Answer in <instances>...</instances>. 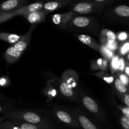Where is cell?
<instances>
[{
	"label": "cell",
	"instance_id": "obj_28",
	"mask_svg": "<svg viewBox=\"0 0 129 129\" xmlns=\"http://www.w3.org/2000/svg\"><path fill=\"white\" fill-rule=\"evenodd\" d=\"M118 97L120 100L124 104V105L129 107V94L125 93V94H117Z\"/></svg>",
	"mask_w": 129,
	"mask_h": 129
},
{
	"label": "cell",
	"instance_id": "obj_1",
	"mask_svg": "<svg viewBox=\"0 0 129 129\" xmlns=\"http://www.w3.org/2000/svg\"><path fill=\"white\" fill-rule=\"evenodd\" d=\"M78 86L79 74L70 69L64 71L59 83L60 96L66 100L78 102Z\"/></svg>",
	"mask_w": 129,
	"mask_h": 129
},
{
	"label": "cell",
	"instance_id": "obj_18",
	"mask_svg": "<svg viewBox=\"0 0 129 129\" xmlns=\"http://www.w3.org/2000/svg\"><path fill=\"white\" fill-rule=\"evenodd\" d=\"M112 84L113 85V89L116 94H125L128 93V87L124 85L117 76L115 77V79Z\"/></svg>",
	"mask_w": 129,
	"mask_h": 129
},
{
	"label": "cell",
	"instance_id": "obj_13",
	"mask_svg": "<svg viewBox=\"0 0 129 129\" xmlns=\"http://www.w3.org/2000/svg\"><path fill=\"white\" fill-rule=\"evenodd\" d=\"M76 14L69 11V12L64 13H56L51 16L52 21L55 25L64 28L68 22L74 17Z\"/></svg>",
	"mask_w": 129,
	"mask_h": 129
},
{
	"label": "cell",
	"instance_id": "obj_23",
	"mask_svg": "<svg viewBox=\"0 0 129 129\" xmlns=\"http://www.w3.org/2000/svg\"><path fill=\"white\" fill-rule=\"evenodd\" d=\"M16 16L15 11L9 12H0V23L5 22Z\"/></svg>",
	"mask_w": 129,
	"mask_h": 129
},
{
	"label": "cell",
	"instance_id": "obj_32",
	"mask_svg": "<svg viewBox=\"0 0 129 129\" xmlns=\"http://www.w3.org/2000/svg\"><path fill=\"white\" fill-rule=\"evenodd\" d=\"M8 79H5V78H0V86H6L8 85Z\"/></svg>",
	"mask_w": 129,
	"mask_h": 129
},
{
	"label": "cell",
	"instance_id": "obj_11",
	"mask_svg": "<svg viewBox=\"0 0 129 129\" xmlns=\"http://www.w3.org/2000/svg\"><path fill=\"white\" fill-rule=\"evenodd\" d=\"M74 0H47L44 1L42 10L47 14H50L53 11L57 10L73 3Z\"/></svg>",
	"mask_w": 129,
	"mask_h": 129
},
{
	"label": "cell",
	"instance_id": "obj_3",
	"mask_svg": "<svg viewBox=\"0 0 129 129\" xmlns=\"http://www.w3.org/2000/svg\"><path fill=\"white\" fill-rule=\"evenodd\" d=\"M100 22L93 16L76 15L67 23L64 28L70 31H83L97 35L100 31Z\"/></svg>",
	"mask_w": 129,
	"mask_h": 129
},
{
	"label": "cell",
	"instance_id": "obj_21",
	"mask_svg": "<svg viewBox=\"0 0 129 129\" xmlns=\"http://www.w3.org/2000/svg\"><path fill=\"white\" fill-rule=\"evenodd\" d=\"M94 74L97 77H98V78L102 79L106 83H107L109 84H112L113 83V81L115 79V76L112 75V74H109L107 71H99L98 73H94Z\"/></svg>",
	"mask_w": 129,
	"mask_h": 129
},
{
	"label": "cell",
	"instance_id": "obj_9",
	"mask_svg": "<svg viewBox=\"0 0 129 129\" xmlns=\"http://www.w3.org/2000/svg\"><path fill=\"white\" fill-rule=\"evenodd\" d=\"M42 126L16 120H4L0 123V129H41Z\"/></svg>",
	"mask_w": 129,
	"mask_h": 129
},
{
	"label": "cell",
	"instance_id": "obj_7",
	"mask_svg": "<svg viewBox=\"0 0 129 129\" xmlns=\"http://www.w3.org/2000/svg\"><path fill=\"white\" fill-rule=\"evenodd\" d=\"M52 112L58 120L66 125L72 128H81L73 112L71 113L68 110L58 107H53Z\"/></svg>",
	"mask_w": 129,
	"mask_h": 129
},
{
	"label": "cell",
	"instance_id": "obj_6",
	"mask_svg": "<svg viewBox=\"0 0 129 129\" xmlns=\"http://www.w3.org/2000/svg\"><path fill=\"white\" fill-rule=\"evenodd\" d=\"M71 10L76 15H84L100 13L106 8V5L89 1H82L77 3H72Z\"/></svg>",
	"mask_w": 129,
	"mask_h": 129
},
{
	"label": "cell",
	"instance_id": "obj_14",
	"mask_svg": "<svg viewBox=\"0 0 129 129\" xmlns=\"http://www.w3.org/2000/svg\"><path fill=\"white\" fill-rule=\"evenodd\" d=\"M47 15V14L44 10H39V11L28 13L27 14H25L23 16L31 25H37L40 23L45 21Z\"/></svg>",
	"mask_w": 129,
	"mask_h": 129
},
{
	"label": "cell",
	"instance_id": "obj_16",
	"mask_svg": "<svg viewBox=\"0 0 129 129\" xmlns=\"http://www.w3.org/2000/svg\"><path fill=\"white\" fill-rule=\"evenodd\" d=\"M100 39L101 44L105 45L111 42L117 40L115 34L108 29H103L102 30L100 34Z\"/></svg>",
	"mask_w": 129,
	"mask_h": 129
},
{
	"label": "cell",
	"instance_id": "obj_20",
	"mask_svg": "<svg viewBox=\"0 0 129 129\" xmlns=\"http://www.w3.org/2000/svg\"><path fill=\"white\" fill-rule=\"evenodd\" d=\"M103 55V59H105L107 60H110L112 58L114 57L115 54L113 50H110L108 47H107L105 45L100 44V51Z\"/></svg>",
	"mask_w": 129,
	"mask_h": 129
},
{
	"label": "cell",
	"instance_id": "obj_37",
	"mask_svg": "<svg viewBox=\"0 0 129 129\" xmlns=\"http://www.w3.org/2000/svg\"><path fill=\"white\" fill-rule=\"evenodd\" d=\"M39 1H47V0H39Z\"/></svg>",
	"mask_w": 129,
	"mask_h": 129
},
{
	"label": "cell",
	"instance_id": "obj_22",
	"mask_svg": "<svg viewBox=\"0 0 129 129\" xmlns=\"http://www.w3.org/2000/svg\"><path fill=\"white\" fill-rule=\"evenodd\" d=\"M122 129H129V117L118 112L116 114Z\"/></svg>",
	"mask_w": 129,
	"mask_h": 129
},
{
	"label": "cell",
	"instance_id": "obj_2",
	"mask_svg": "<svg viewBox=\"0 0 129 129\" xmlns=\"http://www.w3.org/2000/svg\"><path fill=\"white\" fill-rule=\"evenodd\" d=\"M78 102L91 115L94 116L107 127H110V123L105 112L100 103L89 94L86 93L80 86L78 88Z\"/></svg>",
	"mask_w": 129,
	"mask_h": 129
},
{
	"label": "cell",
	"instance_id": "obj_15",
	"mask_svg": "<svg viewBox=\"0 0 129 129\" xmlns=\"http://www.w3.org/2000/svg\"><path fill=\"white\" fill-rule=\"evenodd\" d=\"M76 37L81 42L84 44V45L89 47L96 51H100V44H98L96 40L92 37L86 34H77L76 35Z\"/></svg>",
	"mask_w": 129,
	"mask_h": 129
},
{
	"label": "cell",
	"instance_id": "obj_12",
	"mask_svg": "<svg viewBox=\"0 0 129 129\" xmlns=\"http://www.w3.org/2000/svg\"><path fill=\"white\" fill-rule=\"evenodd\" d=\"M29 0H6L0 3V12L15 11L26 5Z\"/></svg>",
	"mask_w": 129,
	"mask_h": 129
},
{
	"label": "cell",
	"instance_id": "obj_29",
	"mask_svg": "<svg viewBox=\"0 0 129 129\" xmlns=\"http://www.w3.org/2000/svg\"><path fill=\"white\" fill-rule=\"evenodd\" d=\"M117 39L120 42H124L128 40V35L125 31H121L116 35Z\"/></svg>",
	"mask_w": 129,
	"mask_h": 129
},
{
	"label": "cell",
	"instance_id": "obj_33",
	"mask_svg": "<svg viewBox=\"0 0 129 129\" xmlns=\"http://www.w3.org/2000/svg\"><path fill=\"white\" fill-rule=\"evenodd\" d=\"M123 73L126 74L127 76H129V67H128V62H126L124 70H123Z\"/></svg>",
	"mask_w": 129,
	"mask_h": 129
},
{
	"label": "cell",
	"instance_id": "obj_34",
	"mask_svg": "<svg viewBox=\"0 0 129 129\" xmlns=\"http://www.w3.org/2000/svg\"><path fill=\"white\" fill-rule=\"evenodd\" d=\"M5 99H6V97H5L3 94L0 93V101L5 100Z\"/></svg>",
	"mask_w": 129,
	"mask_h": 129
},
{
	"label": "cell",
	"instance_id": "obj_10",
	"mask_svg": "<svg viewBox=\"0 0 129 129\" xmlns=\"http://www.w3.org/2000/svg\"><path fill=\"white\" fill-rule=\"evenodd\" d=\"M78 120L81 127L83 129H102L84 112L79 108H75L73 111Z\"/></svg>",
	"mask_w": 129,
	"mask_h": 129
},
{
	"label": "cell",
	"instance_id": "obj_35",
	"mask_svg": "<svg viewBox=\"0 0 129 129\" xmlns=\"http://www.w3.org/2000/svg\"><path fill=\"white\" fill-rule=\"evenodd\" d=\"M50 127H42L41 129H51Z\"/></svg>",
	"mask_w": 129,
	"mask_h": 129
},
{
	"label": "cell",
	"instance_id": "obj_19",
	"mask_svg": "<svg viewBox=\"0 0 129 129\" xmlns=\"http://www.w3.org/2000/svg\"><path fill=\"white\" fill-rule=\"evenodd\" d=\"M21 36L15 34H11L7 32H0V40H3L10 44H14L16 43Z\"/></svg>",
	"mask_w": 129,
	"mask_h": 129
},
{
	"label": "cell",
	"instance_id": "obj_5",
	"mask_svg": "<svg viewBox=\"0 0 129 129\" xmlns=\"http://www.w3.org/2000/svg\"><path fill=\"white\" fill-rule=\"evenodd\" d=\"M36 26L35 25H31L30 30L25 35L21 36L16 43L8 48L4 55V57L8 64L15 63L22 55L31 41V35Z\"/></svg>",
	"mask_w": 129,
	"mask_h": 129
},
{
	"label": "cell",
	"instance_id": "obj_8",
	"mask_svg": "<svg viewBox=\"0 0 129 129\" xmlns=\"http://www.w3.org/2000/svg\"><path fill=\"white\" fill-rule=\"evenodd\" d=\"M105 17L112 21H123L128 20L129 17V7L127 5H122L115 6L106 11Z\"/></svg>",
	"mask_w": 129,
	"mask_h": 129
},
{
	"label": "cell",
	"instance_id": "obj_25",
	"mask_svg": "<svg viewBox=\"0 0 129 129\" xmlns=\"http://www.w3.org/2000/svg\"><path fill=\"white\" fill-rule=\"evenodd\" d=\"M15 107L10 104H0V114H5L7 112L14 110Z\"/></svg>",
	"mask_w": 129,
	"mask_h": 129
},
{
	"label": "cell",
	"instance_id": "obj_31",
	"mask_svg": "<svg viewBox=\"0 0 129 129\" xmlns=\"http://www.w3.org/2000/svg\"><path fill=\"white\" fill-rule=\"evenodd\" d=\"M84 1H93V2L103 4L105 5H108L112 4L113 3L115 0H84Z\"/></svg>",
	"mask_w": 129,
	"mask_h": 129
},
{
	"label": "cell",
	"instance_id": "obj_24",
	"mask_svg": "<svg viewBox=\"0 0 129 129\" xmlns=\"http://www.w3.org/2000/svg\"><path fill=\"white\" fill-rule=\"evenodd\" d=\"M118 49L120 55L122 56L127 55L129 52V43L128 40L124 42H122V44L120 46H118Z\"/></svg>",
	"mask_w": 129,
	"mask_h": 129
},
{
	"label": "cell",
	"instance_id": "obj_27",
	"mask_svg": "<svg viewBox=\"0 0 129 129\" xmlns=\"http://www.w3.org/2000/svg\"><path fill=\"white\" fill-rule=\"evenodd\" d=\"M117 78L120 80V81L123 83L124 85L128 87V76L125 74L123 73H117Z\"/></svg>",
	"mask_w": 129,
	"mask_h": 129
},
{
	"label": "cell",
	"instance_id": "obj_26",
	"mask_svg": "<svg viewBox=\"0 0 129 129\" xmlns=\"http://www.w3.org/2000/svg\"><path fill=\"white\" fill-rule=\"evenodd\" d=\"M115 108L119 112H120L122 115L127 116L129 117V108L125 105H118L116 104Z\"/></svg>",
	"mask_w": 129,
	"mask_h": 129
},
{
	"label": "cell",
	"instance_id": "obj_36",
	"mask_svg": "<svg viewBox=\"0 0 129 129\" xmlns=\"http://www.w3.org/2000/svg\"><path fill=\"white\" fill-rule=\"evenodd\" d=\"M3 120H4V119H3V117H0V123H1V122H2Z\"/></svg>",
	"mask_w": 129,
	"mask_h": 129
},
{
	"label": "cell",
	"instance_id": "obj_17",
	"mask_svg": "<svg viewBox=\"0 0 129 129\" xmlns=\"http://www.w3.org/2000/svg\"><path fill=\"white\" fill-rule=\"evenodd\" d=\"M108 69V60L103 58H100L96 60H92L91 62V70L107 71Z\"/></svg>",
	"mask_w": 129,
	"mask_h": 129
},
{
	"label": "cell",
	"instance_id": "obj_4",
	"mask_svg": "<svg viewBox=\"0 0 129 129\" xmlns=\"http://www.w3.org/2000/svg\"><path fill=\"white\" fill-rule=\"evenodd\" d=\"M4 120H16L33 124L50 127V122L45 116L39 112L26 110H14L5 113Z\"/></svg>",
	"mask_w": 129,
	"mask_h": 129
},
{
	"label": "cell",
	"instance_id": "obj_30",
	"mask_svg": "<svg viewBox=\"0 0 129 129\" xmlns=\"http://www.w3.org/2000/svg\"><path fill=\"white\" fill-rule=\"evenodd\" d=\"M119 66V58L115 56L111 59V68L113 70L118 71Z\"/></svg>",
	"mask_w": 129,
	"mask_h": 129
}]
</instances>
